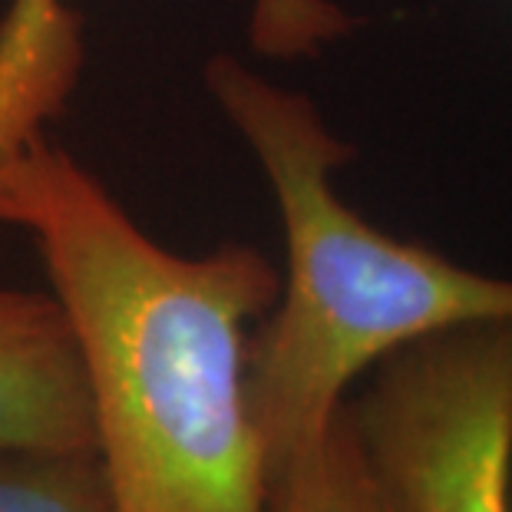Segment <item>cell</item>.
Segmentation results:
<instances>
[{
    "instance_id": "obj_7",
    "label": "cell",
    "mask_w": 512,
    "mask_h": 512,
    "mask_svg": "<svg viewBox=\"0 0 512 512\" xmlns=\"http://www.w3.org/2000/svg\"><path fill=\"white\" fill-rule=\"evenodd\" d=\"M0 512H116L96 453H0Z\"/></svg>"
},
{
    "instance_id": "obj_3",
    "label": "cell",
    "mask_w": 512,
    "mask_h": 512,
    "mask_svg": "<svg viewBox=\"0 0 512 512\" xmlns=\"http://www.w3.org/2000/svg\"><path fill=\"white\" fill-rule=\"evenodd\" d=\"M347 413L394 512H512V318L403 344Z\"/></svg>"
},
{
    "instance_id": "obj_5",
    "label": "cell",
    "mask_w": 512,
    "mask_h": 512,
    "mask_svg": "<svg viewBox=\"0 0 512 512\" xmlns=\"http://www.w3.org/2000/svg\"><path fill=\"white\" fill-rule=\"evenodd\" d=\"M96 453L73 328L53 294L0 288V453Z\"/></svg>"
},
{
    "instance_id": "obj_4",
    "label": "cell",
    "mask_w": 512,
    "mask_h": 512,
    "mask_svg": "<svg viewBox=\"0 0 512 512\" xmlns=\"http://www.w3.org/2000/svg\"><path fill=\"white\" fill-rule=\"evenodd\" d=\"M357 20L334 0H252V43L275 60L311 57ZM83 67L76 10L63 0H14L0 20V162L43 136Z\"/></svg>"
},
{
    "instance_id": "obj_2",
    "label": "cell",
    "mask_w": 512,
    "mask_h": 512,
    "mask_svg": "<svg viewBox=\"0 0 512 512\" xmlns=\"http://www.w3.org/2000/svg\"><path fill=\"white\" fill-rule=\"evenodd\" d=\"M205 83L275 192L288 278L248 341L245 390L268 483L324 440L361 374L420 337L512 318V278L486 275L361 219L331 176L354 146L318 103L219 57Z\"/></svg>"
},
{
    "instance_id": "obj_6",
    "label": "cell",
    "mask_w": 512,
    "mask_h": 512,
    "mask_svg": "<svg viewBox=\"0 0 512 512\" xmlns=\"http://www.w3.org/2000/svg\"><path fill=\"white\" fill-rule=\"evenodd\" d=\"M271 512H394L357 440L347 403L324 440L275 476Z\"/></svg>"
},
{
    "instance_id": "obj_1",
    "label": "cell",
    "mask_w": 512,
    "mask_h": 512,
    "mask_svg": "<svg viewBox=\"0 0 512 512\" xmlns=\"http://www.w3.org/2000/svg\"><path fill=\"white\" fill-rule=\"evenodd\" d=\"M0 225L34 235L86 374L116 512H271L248 328L281 275L252 245H156L47 136L0 162Z\"/></svg>"
}]
</instances>
